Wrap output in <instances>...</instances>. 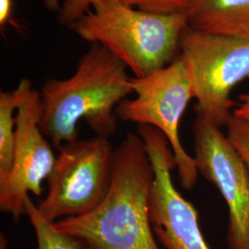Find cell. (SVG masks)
<instances>
[{
  "instance_id": "1",
  "label": "cell",
  "mask_w": 249,
  "mask_h": 249,
  "mask_svg": "<svg viewBox=\"0 0 249 249\" xmlns=\"http://www.w3.org/2000/svg\"><path fill=\"white\" fill-rule=\"evenodd\" d=\"M153 180L154 170L142 138L127 133L115 149L111 186L102 203L54 226L83 249H159L150 218Z\"/></svg>"
},
{
  "instance_id": "2",
  "label": "cell",
  "mask_w": 249,
  "mask_h": 249,
  "mask_svg": "<svg viewBox=\"0 0 249 249\" xmlns=\"http://www.w3.org/2000/svg\"><path fill=\"white\" fill-rule=\"evenodd\" d=\"M127 70L106 48L90 44L71 77L45 80L40 90V128L53 147L59 151L78 140L80 120L97 137L116 133V107L133 93Z\"/></svg>"
},
{
  "instance_id": "3",
  "label": "cell",
  "mask_w": 249,
  "mask_h": 249,
  "mask_svg": "<svg viewBox=\"0 0 249 249\" xmlns=\"http://www.w3.org/2000/svg\"><path fill=\"white\" fill-rule=\"evenodd\" d=\"M187 25V14L158 15L121 0H98L69 28L113 53L136 78H143L172 63Z\"/></svg>"
},
{
  "instance_id": "4",
  "label": "cell",
  "mask_w": 249,
  "mask_h": 249,
  "mask_svg": "<svg viewBox=\"0 0 249 249\" xmlns=\"http://www.w3.org/2000/svg\"><path fill=\"white\" fill-rule=\"evenodd\" d=\"M179 47L197 101L196 113L219 127L232 116L231 89L249 77V39L217 36L187 25Z\"/></svg>"
},
{
  "instance_id": "5",
  "label": "cell",
  "mask_w": 249,
  "mask_h": 249,
  "mask_svg": "<svg viewBox=\"0 0 249 249\" xmlns=\"http://www.w3.org/2000/svg\"><path fill=\"white\" fill-rule=\"evenodd\" d=\"M50 176L48 191L37 205L50 223L88 213L107 196L111 186L114 153L109 139L93 137L66 143Z\"/></svg>"
},
{
  "instance_id": "6",
  "label": "cell",
  "mask_w": 249,
  "mask_h": 249,
  "mask_svg": "<svg viewBox=\"0 0 249 249\" xmlns=\"http://www.w3.org/2000/svg\"><path fill=\"white\" fill-rule=\"evenodd\" d=\"M134 99H124L116 109L118 119L158 128L169 141L181 186L195 187L198 170L179 139V123L189 101L194 98L186 66L179 57L168 66L143 78H131Z\"/></svg>"
},
{
  "instance_id": "7",
  "label": "cell",
  "mask_w": 249,
  "mask_h": 249,
  "mask_svg": "<svg viewBox=\"0 0 249 249\" xmlns=\"http://www.w3.org/2000/svg\"><path fill=\"white\" fill-rule=\"evenodd\" d=\"M154 170L150 197L153 232L166 249H211L198 224L196 208L179 193L172 180L177 161L169 141L154 126L138 124Z\"/></svg>"
},
{
  "instance_id": "8",
  "label": "cell",
  "mask_w": 249,
  "mask_h": 249,
  "mask_svg": "<svg viewBox=\"0 0 249 249\" xmlns=\"http://www.w3.org/2000/svg\"><path fill=\"white\" fill-rule=\"evenodd\" d=\"M194 159L198 173L213 183L229 209V249H249V174L221 127L196 114Z\"/></svg>"
},
{
  "instance_id": "9",
  "label": "cell",
  "mask_w": 249,
  "mask_h": 249,
  "mask_svg": "<svg viewBox=\"0 0 249 249\" xmlns=\"http://www.w3.org/2000/svg\"><path fill=\"white\" fill-rule=\"evenodd\" d=\"M40 91L30 89L20 102L16 115V140L12 167L0 186V210L18 221L25 214L30 193L41 196L56 160L53 145L40 128Z\"/></svg>"
},
{
  "instance_id": "10",
  "label": "cell",
  "mask_w": 249,
  "mask_h": 249,
  "mask_svg": "<svg viewBox=\"0 0 249 249\" xmlns=\"http://www.w3.org/2000/svg\"><path fill=\"white\" fill-rule=\"evenodd\" d=\"M187 18L196 31L249 39V0H193Z\"/></svg>"
},
{
  "instance_id": "11",
  "label": "cell",
  "mask_w": 249,
  "mask_h": 249,
  "mask_svg": "<svg viewBox=\"0 0 249 249\" xmlns=\"http://www.w3.org/2000/svg\"><path fill=\"white\" fill-rule=\"evenodd\" d=\"M32 88L31 81L23 79L16 89L0 92V186L6 182L13 162L16 140V116L14 114Z\"/></svg>"
},
{
  "instance_id": "12",
  "label": "cell",
  "mask_w": 249,
  "mask_h": 249,
  "mask_svg": "<svg viewBox=\"0 0 249 249\" xmlns=\"http://www.w3.org/2000/svg\"><path fill=\"white\" fill-rule=\"evenodd\" d=\"M25 214L36 231L38 249H83L78 241L58 231L54 223L45 219L30 196L25 201Z\"/></svg>"
},
{
  "instance_id": "13",
  "label": "cell",
  "mask_w": 249,
  "mask_h": 249,
  "mask_svg": "<svg viewBox=\"0 0 249 249\" xmlns=\"http://www.w3.org/2000/svg\"><path fill=\"white\" fill-rule=\"evenodd\" d=\"M123 3L145 12L158 15L187 14L193 0H121Z\"/></svg>"
},
{
  "instance_id": "14",
  "label": "cell",
  "mask_w": 249,
  "mask_h": 249,
  "mask_svg": "<svg viewBox=\"0 0 249 249\" xmlns=\"http://www.w3.org/2000/svg\"><path fill=\"white\" fill-rule=\"evenodd\" d=\"M227 138L244 161L249 174V120L232 116L229 118Z\"/></svg>"
},
{
  "instance_id": "15",
  "label": "cell",
  "mask_w": 249,
  "mask_h": 249,
  "mask_svg": "<svg viewBox=\"0 0 249 249\" xmlns=\"http://www.w3.org/2000/svg\"><path fill=\"white\" fill-rule=\"evenodd\" d=\"M98 0H64L58 10V22L70 26L85 15Z\"/></svg>"
},
{
  "instance_id": "16",
  "label": "cell",
  "mask_w": 249,
  "mask_h": 249,
  "mask_svg": "<svg viewBox=\"0 0 249 249\" xmlns=\"http://www.w3.org/2000/svg\"><path fill=\"white\" fill-rule=\"evenodd\" d=\"M13 12V0H0V26L1 28L9 23Z\"/></svg>"
},
{
  "instance_id": "17",
  "label": "cell",
  "mask_w": 249,
  "mask_h": 249,
  "mask_svg": "<svg viewBox=\"0 0 249 249\" xmlns=\"http://www.w3.org/2000/svg\"><path fill=\"white\" fill-rule=\"evenodd\" d=\"M240 104L233 111V116L249 120V91L239 96Z\"/></svg>"
},
{
  "instance_id": "18",
  "label": "cell",
  "mask_w": 249,
  "mask_h": 249,
  "mask_svg": "<svg viewBox=\"0 0 249 249\" xmlns=\"http://www.w3.org/2000/svg\"><path fill=\"white\" fill-rule=\"evenodd\" d=\"M46 1H48L49 3H52V4H58V2H59V0H46Z\"/></svg>"
}]
</instances>
